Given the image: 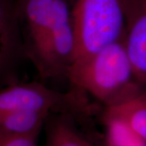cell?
Wrapping results in <instances>:
<instances>
[{"label":"cell","mask_w":146,"mask_h":146,"mask_svg":"<svg viewBox=\"0 0 146 146\" xmlns=\"http://www.w3.org/2000/svg\"><path fill=\"white\" fill-rule=\"evenodd\" d=\"M68 79L75 89L90 94L105 108L124 103L146 87L136 79L123 38L72 66Z\"/></svg>","instance_id":"1"},{"label":"cell","mask_w":146,"mask_h":146,"mask_svg":"<svg viewBox=\"0 0 146 146\" xmlns=\"http://www.w3.org/2000/svg\"><path fill=\"white\" fill-rule=\"evenodd\" d=\"M67 1L71 9L76 41L72 66L123 38L127 0Z\"/></svg>","instance_id":"2"},{"label":"cell","mask_w":146,"mask_h":146,"mask_svg":"<svg viewBox=\"0 0 146 146\" xmlns=\"http://www.w3.org/2000/svg\"><path fill=\"white\" fill-rule=\"evenodd\" d=\"M82 94L77 89L58 92L36 81L13 82L0 89V115L16 111L80 112L88 109Z\"/></svg>","instance_id":"3"},{"label":"cell","mask_w":146,"mask_h":146,"mask_svg":"<svg viewBox=\"0 0 146 146\" xmlns=\"http://www.w3.org/2000/svg\"><path fill=\"white\" fill-rule=\"evenodd\" d=\"M23 58L18 0H0V87L16 82L14 75Z\"/></svg>","instance_id":"4"},{"label":"cell","mask_w":146,"mask_h":146,"mask_svg":"<svg viewBox=\"0 0 146 146\" xmlns=\"http://www.w3.org/2000/svg\"><path fill=\"white\" fill-rule=\"evenodd\" d=\"M123 42L136 79L146 86V0H127Z\"/></svg>","instance_id":"5"},{"label":"cell","mask_w":146,"mask_h":146,"mask_svg":"<svg viewBox=\"0 0 146 146\" xmlns=\"http://www.w3.org/2000/svg\"><path fill=\"white\" fill-rule=\"evenodd\" d=\"M51 113L16 111L0 115V132L9 136L39 135Z\"/></svg>","instance_id":"6"},{"label":"cell","mask_w":146,"mask_h":146,"mask_svg":"<svg viewBox=\"0 0 146 146\" xmlns=\"http://www.w3.org/2000/svg\"><path fill=\"white\" fill-rule=\"evenodd\" d=\"M103 115L116 117L124 121L146 141V87L124 103L105 108Z\"/></svg>","instance_id":"7"},{"label":"cell","mask_w":146,"mask_h":146,"mask_svg":"<svg viewBox=\"0 0 146 146\" xmlns=\"http://www.w3.org/2000/svg\"><path fill=\"white\" fill-rule=\"evenodd\" d=\"M50 115L47 124L45 146H93L73 125L69 114Z\"/></svg>","instance_id":"8"},{"label":"cell","mask_w":146,"mask_h":146,"mask_svg":"<svg viewBox=\"0 0 146 146\" xmlns=\"http://www.w3.org/2000/svg\"><path fill=\"white\" fill-rule=\"evenodd\" d=\"M105 123L104 146H146L145 141L124 121L103 115Z\"/></svg>","instance_id":"9"},{"label":"cell","mask_w":146,"mask_h":146,"mask_svg":"<svg viewBox=\"0 0 146 146\" xmlns=\"http://www.w3.org/2000/svg\"><path fill=\"white\" fill-rule=\"evenodd\" d=\"M38 135L9 136L0 132V146H37Z\"/></svg>","instance_id":"10"}]
</instances>
